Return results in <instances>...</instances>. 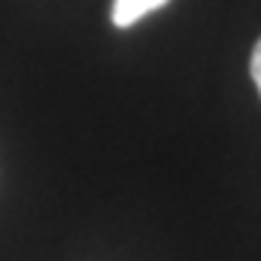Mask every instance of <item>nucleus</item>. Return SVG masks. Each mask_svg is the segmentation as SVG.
Here are the masks:
<instances>
[{
  "instance_id": "1",
  "label": "nucleus",
  "mask_w": 261,
  "mask_h": 261,
  "mask_svg": "<svg viewBox=\"0 0 261 261\" xmlns=\"http://www.w3.org/2000/svg\"><path fill=\"white\" fill-rule=\"evenodd\" d=\"M168 0H113V9H111V20L113 27H134L137 20H142L145 15H151V12L163 9Z\"/></svg>"
},
{
  "instance_id": "2",
  "label": "nucleus",
  "mask_w": 261,
  "mask_h": 261,
  "mask_svg": "<svg viewBox=\"0 0 261 261\" xmlns=\"http://www.w3.org/2000/svg\"><path fill=\"white\" fill-rule=\"evenodd\" d=\"M250 75H252V82H255V90H258V96H261V38H258V44L252 47V58H250Z\"/></svg>"
}]
</instances>
